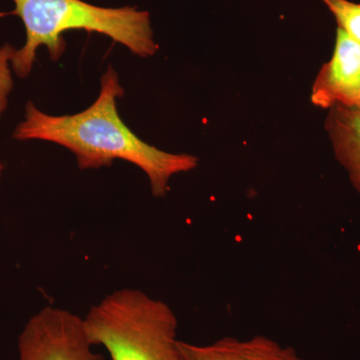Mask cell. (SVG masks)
Listing matches in <instances>:
<instances>
[{"label":"cell","mask_w":360,"mask_h":360,"mask_svg":"<svg viewBox=\"0 0 360 360\" xmlns=\"http://www.w3.org/2000/svg\"><path fill=\"white\" fill-rule=\"evenodd\" d=\"M123 96L118 73L110 65L101 77L98 97L86 110L75 115H51L28 101L25 120L16 125L13 137L18 141H41L63 146L75 155L82 170L127 161L146 174L155 198H165L172 176L195 169L198 158L188 153H167L139 139L118 113L116 101Z\"/></svg>","instance_id":"1"},{"label":"cell","mask_w":360,"mask_h":360,"mask_svg":"<svg viewBox=\"0 0 360 360\" xmlns=\"http://www.w3.org/2000/svg\"><path fill=\"white\" fill-rule=\"evenodd\" d=\"M14 11L25 28L26 39L14 52V75L26 78L32 73L39 49L44 46L53 61L66 49L63 34L85 30L110 37L124 45L134 56L149 58L158 51L150 14L137 7H103L84 0H13Z\"/></svg>","instance_id":"2"},{"label":"cell","mask_w":360,"mask_h":360,"mask_svg":"<svg viewBox=\"0 0 360 360\" xmlns=\"http://www.w3.org/2000/svg\"><path fill=\"white\" fill-rule=\"evenodd\" d=\"M92 345H103L112 360H184L179 321L172 307L137 288L106 295L84 317Z\"/></svg>","instance_id":"3"},{"label":"cell","mask_w":360,"mask_h":360,"mask_svg":"<svg viewBox=\"0 0 360 360\" xmlns=\"http://www.w3.org/2000/svg\"><path fill=\"white\" fill-rule=\"evenodd\" d=\"M92 347L82 317L49 305L26 322L18 360H106Z\"/></svg>","instance_id":"4"},{"label":"cell","mask_w":360,"mask_h":360,"mask_svg":"<svg viewBox=\"0 0 360 360\" xmlns=\"http://www.w3.org/2000/svg\"><path fill=\"white\" fill-rule=\"evenodd\" d=\"M310 101L326 110L335 105L360 108V44L340 28L333 56L315 77Z\"/></svg>","instance_id":"5"},{"label":"cell","mask_w":360,"mask_h":360,"mask_svg":"<svg viewBox=\"0 0 360 360\" xmlns=\"http://www.w3.org/2000/svg\"><path fill=\"white\" fill-rule=\"evenodd\" d=\"M179 347L184 360H304L295 348L264 335L248 340L226 336L205 345L180 340Z\"/></svg>","instance_id":"6"},{"label":"cell","mask_w":360,"mask_h":360,"mask_svg":"<svg viewBox=\"0 0 360 360\" xmlns=\"http://www.w3.org/2000/svg\"><path fill=\"white\" fill-rule=\"evenodd\" d=\"M324 129L336 160L347 170L352 186L360 194V108H329Z\"/></svg>","instance_id":"7"},{"label":"cell","mask_w":360,"mask_h":360,"mask_svg":"<svg viewBox=\"0 0 360 360\" xmlns=\"http://www.w3.org/2000/svg\"><path fill=\"white\" fill-rule=\"evenodd\" d=\"M335 18L338 28L360 44V4L350 0H321Z\"/></svg>","instance_id":"8"},{"label":"cell","mask_w":360,"mask_h":360,"mask_svg":"<svg viewBox=\"0 0 360 360\" xmlns=\"http://www.w3.org/2000/svg\"><path fill=\"white\" fill-rule=\"evenodd\" d=\"M15 51V47L9 44L0 47V120L8 108L9 96L14 86L11 60Z\"/></svg>","instance_id":"9"},{"label":"cell","mask_w":360,"mask_h":360,"mask_svg":"<svg viewBox=\"0 0 360 360\" xmlns=\"http://www.w3.org/2000/svg\"><path fill=\"white\" fill-rule=\"evenodd\" d=\"M4 165L2 162L1 160H0V179H1L2 174H4Z\"/></svg>","instance_id":"10"}]
</instances>
